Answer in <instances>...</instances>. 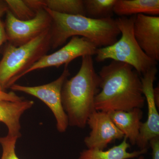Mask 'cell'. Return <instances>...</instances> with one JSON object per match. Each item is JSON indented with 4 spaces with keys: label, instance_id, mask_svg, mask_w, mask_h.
<instances>
[{
    "label": "cell",
    "instance_id": "9c48e42d",
    "mask_svg": "<svg viewBox=\"0 0 159 159\" xmlns=\"http://www.w3.org/2000/svg\"><path fill=\"white\" fill-rule=\"evenodd\" d=\"M157 67L147 71L141 78L142 93L147 101L148 117L146 122H142L136 145L140 150L148 148V142L152 138L159 136V114L154 97V82L157 74Z\"/></svg>",
    "mask_w": 159,
    "mask_h": 159
},
{
    "label": "cell",
    "instance_id": "ac0fdd59",
    "mask_svg": "<svg viewBox=\"0 0 159 159\" xmlns=\"http://www.w3.org/2000/svg\"><path fill=\"white\" fill-rule=\"evenodd\" d=\"M8 9L18 19L26 20L33 18L36 11L31 9L25 0H5Z\"/></svg>",
    "mask_w": 159,
    "mask_h": 159
},
{
    "label": "cell",
    "instance_id": "ffe728a7",
    "mask_svg": "<svg viewBox=\"0 0 159 159\" xmlns=\"http://www.w3.org/2000/svg\"><path fill=\"white\" fill-rule=\"evenodd\" d=\"M24 100L23 97H19L14 92H7L0 89V102L1 101H11L17 102Z\"/></svg>",
    "mask_w": 159,
    "mask_h": 159
},
{
    "label": "cell",
    "instance_id": "3957f363",
    "mask_svg": "<svg viewBox=\"0 0 159 159\" xmlns=\"http://www.w3.org/2000/svg\"><path fill=\"white\" fill-rule=\"evenodd\" d=\"M45 9L51 18V48L55 50L74 36L85 38L98 48L111 45L120 31L112 18L94 19L82 15L60 14Z\"/></svg>",
    "mask_w": 159,
    "mask_h": 159
},
{
    "label": "cell",
    "instance_id": "603a6c76",
    "mask_svg": "<svg viewBox=\"0 0 159 159\" xmlns=\"http://www.w3.org/2000/svg\"><path fill=\"white\" fill-rule=\"evenodd\" d=\"M8 7L6 4V1L0 0V18L6 14V11H8Z\"/></svg>",
    "mask_w": 159,
    "mask_h": 159
},
{
    "label": "cell",
    "instance_id": "4fadbf2b",
    "mask_svg": "<svg viewBox=\"0 0 159 159\" xmlns=\"http://www.w3.org/2000/svg\"><path fill=\"white\" fill-rule=\"evenodd\" d=\"M32 100H24L17 102H0V122H2L8 129V135L21 137L20 133V117L23 114L34 105Z\"/></svg>",
    "mask_w": 159,
    "mask_h": 159
},
{
    "label": "cell",
    "instance_id": "d4e9b609",
    "mask_svg": "<svg viewBox=\"0 0 159 159\" xmlns=\"http://www.w3.org/2000/svg\"><path fill=\"white\" fill-rule=\"evenodd\" d=\"M144 159V157L143 156H140L139 157V158L138 159Z\"/></svg>",
    "mask_w": 159,
    "mask_h": 159
},
{
    "label": "cell",
    "instance_id": "7a4b0ae2",
    "mask_svg": "<svg viewBox=\"0 0 159 159\" xmlns=\"http://www.w3.org/2000/svg\"><path fill=\"white\" fill-rule=\"evenodd\" d=\"M100 83L93 56H83L79 71L74 77L66 80L61 89V103L69 126L79 128L86 126L89 117L96 111L94 101L100 91Z\"/></svg>",
    "mask_w": 159,
    "mask_h": 159
},
{
    "label": "cell",
    "instance_id": "8fae6325",
    "mask_svg": "<svg viewBox=\"0 0 159 159\" xmlns=\"http://www.w3.org/2000/svg\"><path fill=\"white\" fill-rule=\"evenodd\" d=\"M134 36L148 57L159 60V16L139 14L134 23Z\"/></svg>",
    "mask_w": 159,
    "mask_h": 159
},
{
    "label": "cell",
    "instance_id": "6da1fadb",
    "mask_svg": "<svg viewBox=\"0 0 159 159\" xmlns=\"http://www.w3.org/2000/svg\"><path fill=\"white\" fill-rule=\"evenodd\" d=\"M100 91L95 97V110L100 111L142 109L145 99L141 78L131 66L112 61L99 74Z\"/></svg>",
    "mask_w": 159,
    "mask_h": 159
},
{
    "label": "cell",
    "instance_id": "cb8c5ba5",
    "mask_svg": "<svg viewBox=\"0 0 159 159\" xmlns=\"http://www.w3.org/2000/svg\"><path fill=\"white\" fill-rule=\"evenodd\" d=\"M154 97L155 101L157 105L159 107V86L154 88L153 90Z\"/></svg>",
    "mask_w": 159,
    "mask_h": 159
},
{
    "label": "cell",
    "instance_id": "30bf717a",
    "mask_svg": "<svg viewBox=\"0 0 159 159\" xmlns=\"http://www.w3.org/2000/svg\"><path fill=\"white\" fill-rule=\"evenodd\" d=\"M87 124L91 130L84 139L88 149L104 150L110 143L124 138V134L115 125L107 112L94 111L89 117Z\"/></svg>",
    "mask_w": 159,
    "mask_h": 159
},
{
    "label": "cell",
    "instance_id": "9a60e30c",
    "mask_svg": "<svg viewBox=\"0 0 159 159\" xmlns=\"http://www.w3.org/2000/svg\"><path fill=\"white\" fill-rule=\"evenodd\" d=\"M34 11L46 9L60 14L86 16L83 0H25Z\"/></svg>",
    "mask_w": 159,
    "mask_h": 159
},
{
    "label": "cell",
    "instance_id": "d6986e66",
    "mask_svg": "<svg viewBox=\"0 0 159 159\" xmlns=\"http://www.w3.org/2000/svg\"><path fill=\"white\" fill-rule=\"evenodd\" d=\"M18 138L9 136L0 137V144L2 148L1 159H20L16 152V145Z\"/></svg>",
    "mask_w": 159,
    "mask_h": 159
},
{
    "label": "cell",
    "instance_id": "5b68a950",
    "mask_svg": "<svg viewBox=\"0 0 159 159\" xmlns=\"http://www.w3.org/2000/svg\"><path fill=\"white\" fill-rule=\"evenodd\" d=\"M135 16H122L116 19L121 37L111 45L97 49L95 55L97 62L111 59L124 63L131 66L138 74L143 75L149 69L156 66L157 62L143 52L134 36Z\"/></svg>",
    "mask_w": 159,
    "mask_h": 159
},
{
    "label": "cell",
    "instance_id": "44dd1931",
    "mask_svg": "<svg viewBox=\"0 0 159 159\" xmlns=\"http://www.w3.org/2000/svg\"><path fill=\"white\" fill-rule=\"evenodd\" d=\"M148 146L152 150V159H159V136L151 139L148 142Z\"/></svg>",
    "mask_w": 159,
    "mask_h": 159
},
{
    "label": "cell",
    "instance_id": "7c38bea8",
    "mask_svg": "<svg viewBox=\"0 0 159 159\" xmlns=\"http://www.w3.org/2000/svg\"><path fill=\"white\" fill-rule=\"evenodd\" d=\"M117 128L124 134L132 145H136L139 138L143 117L142 109L135 108L130 111H116L108 112Z\"/></svg>",
    "mask_w": 159,
    "mask_h": 159
},
{
    "label": "cell",
    "instance_id": "2e32d148",
    "mask_svg": "<svg viewBox=\"0 0 159 159\" xmlns=\"http://www.w3.org/2000/svg\"><path fill=\"white\" fill-rule=\"evenodd\" d=\"M114 13L119 17L139 14L157 16L159 14V0H116Z\"/></svg>",
    "mask_w": 159,
    "mask_h": 159
},
{
    "label": "cell",
    "instance_id": "5bb4252c",
    "mask_svg": "<svg viewBox=\"0 0 159 159\" xmlns=\"http://www.w3.org/2000/svg\"><path fill=\"white\" fill-rule=\"evenodd\" d=\"M130 145L127 139L124 137L122 142L118 145H115L107 150L98 149H84L80 154L77 159H129L138 157L145 154L148 148L128 152Z\"/></svg>",
    "mask_w": 159,
    "mask_h": 159
},
{
    "label": "cell",
    "instance_id": "8992f818",
    "mask_svg": "<svg viewBox=\"0 0 159 159\" xmlns=\"http://www.w3.org/2000/svg\"><path fill=\"white\" fill-rule=\"evenodd\" d=\"M68 65H66L62 74L52 82L36 86L15 84L10 88L13 92H20L39 99L50 108L56 121V127L61 133L65 132L69 126L67 116L63 108L61 91L64 83L70 76Z\"/></svg>",
    "mask_w": 159,
    "mask_h": 159
},
{
    "label": "cell",
    "instance_id": "277c9868",
    "mask_svg": "<svg viewBox=\"0 0 159 159\" xmlns=\"http://www.w3.org/2000/svg\"><path fill=\"white\" fill-rule=\"evenodd\" d=\"M51 40L49 29L23 45L7 43L0 61V89L10 88L24 72L47 54L51 49Z\"/></svg>",
    "mask_w": 159,
    "mask_h": 159
},
{
    "label": "cell",
    "instance_id": "7402d4cb",
    "mask_svg": "<svg viewBox=\"0 0 159 159\" xmlns=\"http://www.w3.org/2000/svg\"><path fill=\"white\" fill-rule=\"evenodd\" d=\"M6 41H7V38L4 28V25L2 22L0 20V47Z\"/></svg>",
    "mask_w": 159,
    "mask_h": 159
},
{
    "label": "cell",
    "instance_id": "e0dca14e",
    "mask_svg": "<svg viewBox=\"0 0 159 159\" xmlns=\"http://www.w3.org/2000/svg\"><path fill=\"white\" fill-rule=\"evenodd\" d=\"M116 0H83L86 16L94 19L111 18Z\"/></svg>",
    "mask_w": 159,
    "mask_h": 159
},
{
    "label": "cell",
    "instance_id": "ba28073f",
    "mask_svg": "<svg viewBox=\"0 0 159 159\" xmlns=\"http://www.w3.org/2000/svg\"><path fill=\"white\" fill-rule=\"evenodd\" d=\"M98 48L85 38L74 36L58 51L41 57L21 75L20 78L36 70L52 67L58 68L63 65H68L71 61L78 57L85 55L93 56L96 55Z\"/></svg>",
    "mask_w": 159,
    "mask_h": 159
},
{
    "label": "cell",
    "instance_id": "52a82bcc",
    "mask_svg": "<svg viewBox=\"0 0 159 159\" xmlns=\"http://www.w3.org/2000/svg\"><path fill=\"white\" fill-rule=\"evenodd\" d=\"M33 18L26 20L18 19L8 9L4 25L7 41L16 47L23 45L49 30L51 18L44 9H38Z\"/></svg>",
    "mask_w": 159,
    "mask_h": 159
}]
</instances>
